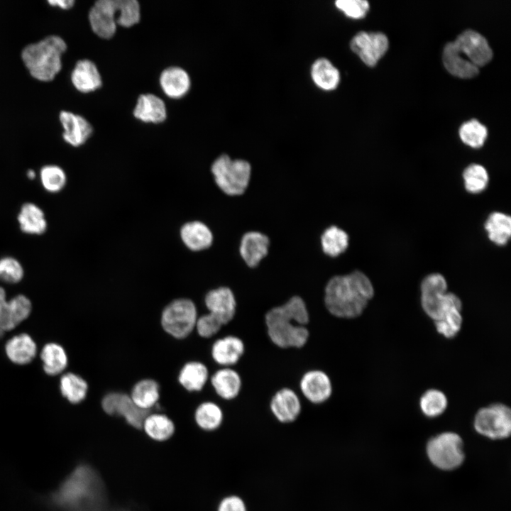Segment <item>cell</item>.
<instances>
[{
	"label": "cell",
	"mask_w": 511,
	"mask_h": 511,
	"mask_svg": "<svg viewBox=\"0 0 511 511\" xmlns=\"http://www.w3.org/2000/svg\"><path fill=\"white\" fill-rule=\"evenodd\" d=\"M374 294L373 285L363 272L337 274L324 284V306L334 318L355 319L363 313Z\"/></svg>",
	"instance_id": "6da1fadb"
},
{
	"label": "cell",
	"mask_w": 511,
	"mask_h": 511,
	"mask_svg": "<svg viewBox=\"0 0 511 511\" xmlns=\"http://www.w3.org/2000/svg\"><path fill=\"white\" fill-rule=\"evenodd\" d=\"M266 334L281 349H300L307 346L310 331L307 327L310 315L306 301L298 295L272 307L264 314Z\"/></svg>",
	"instance_id": "7a4b0ae2"
},
{
	"label": "cell",
	"mask_w": 511,
	"mask_h": 511,
	"mask_svg": "<svg viewBox=\"0 0 511 511\" xmlns=\"http://www.w3.org/2000/svg\"><path fill=\"white\" fill-rule=\"evenodd\" d=\"M66 48L67 44L61 37L52 35L26 46L21 57L34 78L50 81L61 70V55Z\"/></svg>",
	"instance_id": "3957f363"
},
{
	"label": "cell",
	"mask_w": 511,
	"mask_h": 511,
	"mask_svg": "<svg viewBox=\"0 0 511 511\" xmlns=\"http://www.w3.org/2000/svg\"><path fill=\"white\" fill-rule=\"evenodd\" d=\"M210 170L216 187L229 197H241L250 186L252 166L244 159H232L222 154L214 160Z\"/></svg>",
	"instance_id": "277c9868"
},
{
	"label": "cell",
	"mask_w": 511,
	"mask_h": 511,
	"mask_svg": "<svg viewBox=\"0 0 511 511\" xmlns=\"http://www.w3.org/2000/svg\"><path fill=\"white\" fill-rule=\"evenodd\" d=\"M198 316L197 307L192 299L177 297L162 308L159 324L164 334L176 341H182L194 331Z\"/></svg>",
	"instance_id": "5b68a950"
},
{
	"label": "cell",
	"mask_w": 511,
	"mask_h": 511,
	"mask_svg": "<svg viewBox=\"0 0 511 511\" xmlns=\"http://www.w3.org/2000/svg\"><path fill=\"white\" fill-rule=\"evenodd\" d=\"M427 454L436 467L445 471L455 469L464 461L463 440L455 432L440 433L427 442Z\"/></svg>",
	"instance_id": "8992f818"
},
{
	"label": "cell",
	"mask_w": 511,
	"mask_h": 511,
	"mask_svg": "<svg viewBox=\"0 0 511 511\" xmlns=\"http://www.w3.org/2000/svg\"><path fill=\"white\" fill-rule=\"evenodd\" d=\"M475 430L491 439L507 438L511 434V410L502 403H493L482 407L473 419Z\"/></svg>",
	"instance_id": "52a82bcc"
},
{
	"label": "cell",
	"mask_w": 511,
	"mask_h": 511,
	"mask_svg": "<svg viewBox=\"0 0 511 511\" xmlns=\"http://www.w3.org/2000/svg\"><path fill=\"white\" fill-rule=\"evenodd\" d=\"M447 288L446 278L438 273L429 274L421 282V305L434 322L441 317L452 299L453 293Z\"/></svg>",
	"instance_id": "ba28073f"
},
{
	"label": "cell",
	"mask_w": 511,
	"mask_h": 511,
	"mask_svg": "<svg viewBox=\"0 0 511 511\" xmlns=\"http://www.w3.org/2000/svg\"><path fill=\"white\" fill-rule=\"evenodd\" d=\"M100 405L106 414L123 418L127 424L137 430H142L145 418L153 412L138 407L131 400L129 394L123 390L106 392L101 399Z\"/></svg>",
	"instance_id": "9c48e42d"
},
{
	"label": "cell",
	"mask_w": 511,
	"mask_h": 511,
	"mask_svg": "<svg viewBox=\"0 0 511 511\" xmlns=\"http://www.w3.org/2000/svg\"><path fill=\"white\" fill-rule=\"evenodd\" d=\"M299 387L304 397L314 405L328 402L334 393V385L329 375L318 368L305 371L299 381Z\"/></svg>",
	"instance_id": "30bf717a"
},
{
	"label": "cell",
	"mask_w": 511,
	"mask_h": 511,
	"mask_svg": "<svg viewBox=\"0 0 511 511\" xmlns=\"http://www.w3.org/2000/svg\"><path fill=\"white\" fill-rule=\"evenodd\" d=\"M387 36L380 32H359L351 39L350 47L368 66L373 67L388 48Z\"/></svg>",
	"instance_id": "8fae6325"
},
{
	"label": "cell",
	"mask_w": 511,
	"mask_h": 511,
	"mask_svg": "<svg viewBox=\"0 0 511 511\" xmlns=\"http://www.w3.org/2000/svg\"><path fill=\"white\" fill-rule=\"evenodd\" d=\"M204 304L208 312L217 317L226 326L235 318L238 302L233 290L226 285L219 286L207 291Z\"/></svg>",
	"instance_id": "7c38bea8"
},
{
	"label": "cell",
	"mask_w": 511,
	"mask_h": 511,
	"mask_svg": "<svg viewBox=\"0 0 511 511\" xmlns=\"http://www.w3.org/2000/svg\"><path fill=\"white\" fill-rule=\"evenodd\" d=\"M271 241L265 233L258 230L244 232L239 241L238 253L246 265L257 268L268 257Z\"/></svg>",
	"instance_id": "4fadbf2b"
},
{
	"label": "cell",
	"mask_w": 511,
	"mask_h": 511,
	"mask_svg": "<svg viewBox=\"0 0 511 511\" xmlns=\"http://www.w3.org/2000/svg\"><path fill=\"white\" fill-rule=\"evenodd\" d=\"M119 0H99L92 7L89 19L90 26L98 36L111 38L116 30L119 16Z\"/></svg>",
	"instance_id": "5bb4252c"
},
{
	"label": "cell",
	"mask_w": 511,
	"mask_h": 511,
	"mask_svg": "<svg viewBox=\"0 0 511 511\" xmlns=\"http://www.w3.org/2000/svg\"><path fill=\"white\" fill-rule=\"evenodd\" d=\"M454 43L461 53L477 67L486 65L492 59V50L486 39L474 31L463 32Z\"/></svg>",
	"instance_id": "9a60e30c"
},
{
	"label": "cell",
	"mask_w": 511,
	"mask_h": 511,
	"mask_svg": "<svg viewBox=\"0 0 511 511\" xmlns=\"http://www.w3.org/2000/svg\"><path fill=\"white\" fill-rule=\"evenodd\" d=\"M269 408L274 417L282 424L297 420L302 410L299 395L289 387H282L273 393L269 402Z\"/></svg>",
	"instance_id": "2e32d148"
},
{
	"label": "cell",
	"mask_w": 511,
	"mask_h": 511,
	"mask_svg": "<svg viewBox=\"0 0 511 511\" xmlns=\"http://www.w3.org/2000/svg\"><path fill=\"white\" fill-rule=\"evenodd\" d=\"M245 353V342L238 336L233 334L216 339L210 348L211 359L221 367L236 366L242 359Z\"/></svg>",
	"instance_id": "e0dca14e"
},
{
	"label": "cell",
	"mask_w": 511,
	"mask_h": 511,
	"mask_svg": "<svg viewBox=\"0 0 511 511\" xmlns=\"http://www.w3.org/2000/svg\"><path fill=\"white\" fill-rule=\"evenodd\" d=\"M129 395L140 409L153 412L162 411L159 402L161 385L155 378H143L135 382L130 388Z\"/></svg>",
	"instance_id": "ac0fdd59"
},
{
	"label": "cell",
	"mask_w": 511,
	"mask_h": 511,
	"mask_svg": "<svg viewBox=\"0 0 511 511\" xmlns=\"http://www.w3.org/2000/svg\"><path fill=\"white\" fill-rule=\"evenodd\" d=\"M214 392L225 401L236 399L243 388V379L238 370L231 367H221L209 377Z\"/></svg>",
	"instance_id": "d6986e66"
},
{
	"label": "cell",
	"mask_w": 511,
	"mask_h": 511,
	"mask_svg": "<svg viewBox=\"0 0 511 511\" xmlns=\"http://www.w3.org/2000/svg\"><path fill=\"white\" fill-rule=\"evenodd\" d=\"M207 366L199 360H189L179 369L177 375L178 384L189 393L203 390L209 380Z\"/></svg>",
	"instance_id": "ffe728a7"
},
{
	"label": "cell",
	"mask_w": 511,
	"mask_h": 511,
	"mask_svg": "<svg viewBox=\"0 0 511 511\" xmlns=\"http://www.w3.org/2000/svg\"><path fill=\"white\" fill-rule=\"evenodd\" d=\"M59 117L64 128L62 137L72 146L82 145L91 136L92 127L83 116L68 111H62Z\"/></svg>",
	"instance_id": "44dd1931"
},
{
	"label": "cell",
	"mask_w": 511,
	"mask_h": 511,
	"mask_svg": "<svg viewBox=\"0 0 511 511\" xmlns=\"http://www.w3.org/2000/svg\"><path fill=\"white\" fill-rule=\"evenodd\" d=\"M179 233L186 248L194 252L208 249L214 242L213 232L209 226L201 221L185 223L180 227Z\"/></svg>",
	"instance_id": "7402d4cb"
},
{
	"label": "cell",
	"mask_w": 511,
	"mask_h": 511,
	"mask_svg": "<svg viewBox=\"0 0 511 511\" xmlns=\"http://www.w3.org/2000/svg\"><path fill=\"white\" fill-rule=\"evenodd\" d=\"M142 430L151 440L165 442L174 436L176 425L167 414L160 412H152L145 418Z\"/></svg>",
	"instance_id": "603a6c76"
},
{
	"label": "cell",
	"mask_w": 511,
	"mask_h": 511,
	"mask_svg": "<svg viewBox=\"0 0 511 511\" xmlns=\"http://www.w3.org/2000/svg\"><path fill=\"white\" fill-rule=\"evenodd\" d=\"M321 251L324 256L335 258L344 253L350 243L348 233L341 227L331 224L326 227L319 236Z\"/></svg>",
	"instance_id": "cb8c5ba5"
},
{
	"label": "cell",
	"mask_w": 511,
	"mask_h": 511,
	"mask_svg": "<svg viewBox=\"0 0 511 511\" xmlns=\"http://www.w3.org/2000/svg\"><path fill=\"white\" fill-rule=\"evenodd\" d=\"M75 87L82 92H93L101 86V77L95 64L89 60H79L71 75Z\"/></svg>",
	"instance_id": "d4e9b609"
},
{
	"label": "cell",
	"mask_w": 511,
	"mask_h": 511,
	"mask_svg": "<svg viewBox=\"0 0 511 511\" xmlns=\"http://www.w3.org/2000/svg\"><path fill=\"white\" fill-rule=\"evenodd\" d=\"M9 359L15 364L25 365L31 363L37 353V346L31 336L20 334L10 339L5 345Z\"/></svg>",
	"instance_id": "484cf974"
},
{
	"label": "cell",
	"mask_w": 511,
	"mask_h": 511,
	"mask_svg": "<svg viewBox=\"0 0 511 511\" xmlns=\"http://www.w3.org/2000/svg\"><path fill=\"white\" fill-rule=\"evenodd\" d=\"M17 220L21 231L27 234L41 235L48 228L44 211L34 203L26 202L22 204Z\"/></svg>",
	"instance_id": "4316f807"
},
{
	"label": "cell",
	"mask_w": 511,
	"mask_h": 511,
	"mask_svg": "<svg viewBox=\"0 0 511 511\" xmlns=\"http://www.w3.org/2000/svg\"><path fill=\"white\" fill-rule=\"evenodd\" d=\"M160 84L167 96L177 99L185 96L189 91L190 79L187 72L182 68L170 67L162 72Z\"/></svg>",
	"instance_id": "83f0119b"
},
{
	"label": "cell",
	"mask_w": 511,
	"mask_h": 511,
	"mask_svg": "<svg viewBox=\"0 0 511 511\" xmlns=\"http://www.w3.org/2000/svg\"><path fill=\"white\" fill-rule=\"evenodd\" d=\"M443 62L446 70L458 77L471 78L478 73V67L461 53L454 42L444 47Z\"/></svg>",
	"instance_id": "f1b7e54d"
},
{
	"label": "cell",
	"mask_w": 511,
	"mask_h": 511,
	"mask_svg": "<svg viewBox=\"0 0 511 511\" xmlns=\"http://www.w3.org/2000/svg\"><path fill=\"white\" fill-rule=\"evenodd\" d=\"M166 114L164 101L152 94L141 95L133 111L136 118L146 123H160L166 119Z\"/></svg>",
	"instance_id": "f546056e"
},
{
	"label": "cell",
	"mask_w": 511,
	"mask_h": 511,
	"mask_svg": "<svg viewBox=\"0 0 511 511\" xmlns=\"http://www.w3.org/2000/svg\"><path fill=\"white\" fill-rule=\"evenodd\" d=\"M222 408L215 402L204 400L197 405L193 412L196 425L202 431L214 432L221 427L224 421Z\"/></svg>",
	"instance_id": "4dcf8cb0"
},
{
	"label": "cell",
	"mask_w": 511,
	"mask_h": 511,
	"mask_svg": "<svg viewBox=\"0 0 511 511\" xmlns=\"http://www.w3.org/2000/svg\"><path fill=\"white\" fill-rule=\"evenodd\" d=\"M484 229L491 242L505 246L511 237V217L501 211H493L486 219Z\"/></svg>",
	"instance_id": "1f68e13d"
},
{
	"label": "cell",
	"mask_w": 511,
	"mask_h": 511,
	"mask_svg": "<svg viewBox=\"0 0 511 511\" xmlns=\"http://www.w3.org/2000/svg\"><path fill=\"white\" fill-rule=\"evenodd\" d=\"M311 76L314 84L326 91L335 89L340 82L337 68L327 59H317L311 68Z\"/></svg>",
	"instance_id": "d6a6232c"
},
{
	"label": "cell",
	"mask_w": 511,
	"mask_h": 511,
	"mask_svg": "<svg viewBox=\"0 0 511 511\" xmlns=\"http://www.w3.org/2000/svg\"><path fill=\"white\" fill-rule=\"evenodd\" d=\"M43 368L49 375L61 373L67 368L68 358L64 348L56 343H48L41 350Z\"/></svg>",
	"instance_id": "836d02e7"
},
{
	"label": "cell",
	"mask_w": 511,
	"mask_h": 511,
	"mask_svg": "<svg viewBox=\"0 0 511 511\" xmlns=\"http://www.w3.org/2000/svg\"><path fill=\"white\" fill-rule=\"evenodd\" d=\"M62 395L71 404L83 402L88 393L89 385L85 379L74 373L64 374L60 380Z\"/></svg>",
	"instance_id": "e575fe53"
},
{
	"label": "cell",
	"mask_w": 511,
	"mask_h": 511,
	"mask_svg": "<svg viewBox=\"0 0 511 511\" xmlns=\"http://www.w3.org/2000/svg\"><path fill=\"white\" fill-rule=\"evenodd\" d=\"M461 309L462 304L451 306L434 322L439 334L446 339H451L459 333L463 324Z\"/></svg>",
	"instance_id": "d590c367"
},
{
	"label": "cell",
	"mask_w": 511,
	"mask_h": 511,
	"mask_svg": "<svg viewBox=\"0 0 511 511\" xmlns=\"http://www.w3.org/2000/svg\"><path fill=\"white\" fill-rule=\"evenodd\" d=\"M448 406V400L445 394L437 389L425 391L419 399V407L427 417L434 418L442 414Z\"/></svg>",
	"instance_id": "8d00e7d4"
},
{
	"label": "cell",
	"mask_w": 511,
	"mask_h": 511,
	"mask_svg": "<svg viewBox=\"0 0 511 511\" xmlns=\"http://www.w3.org/2000/svg\"><path fill=\"white\" fill-rule=\"evenodd\" d=\"M463 185L469 193L478 194L484 191L489 182V175L485 167L480 164H471L462 174Z\"/></svg>",
	"instance_id": "74e56055"
},
{
	"label": "cell",
	"mask_w": 511,
	"mask_h": 511,
	"mask_svg": "<svg viewBox=\"0 0 511 511\" xmlns=\"http://www.w3.org/2000/svg\"><path fill=\"white\" fill-rule=\"evenodd\" d=\"M40 183L44 189L50 193H57L63 189L67 183V175L57 165H46L40 170Z\"/></svg>",
	"instance_id": "f35d334b"
},
{
	"label": "cell",
	"mask_w": 511,
	"mask_h": 511,
	"mask_svg": "<svg viewBox=\"0 0 511 511\" xmlns=\"http://www.w3.org/2000/svg\"><path fill=\"white\" fill-rule=\"evenodd\" d=\"M487 136L486 127L476 119L464 123L459 129V136L462 142L473 148L483 146Z\"/></svg>",
	"instance_id": "ab89813d"
},
{
	"label": "cell",
	"mask_w": 511,
	"mask_h": 511,
	"mask_svg": "<svg viewBox=\"0 0 511 511\" xmlns=\"http://www.w3.org/2000/svg\"><path fill=\"white\" fill-rule=\"evenodd\" d=\"M24 276L21 263L15 258L5 256L0 258V280L10 284L19 282Z\"/></svg>",
	"instance_id": "60d3db41"
},
{
	"label": "cell",
	"mask_w": 511,
	"mask_h": 511,
	"mask_svg": "<svg viewBox=\"0 0 511 511\" xmlns=\"http://www.w3.org/2000/svg\"><path fill=\"white\" fill-rule=\"evenodd\" d=\"M223 326L217 317L207 312L198 316L194 331L201 339H209L219 334Z\"/></svg>",
	"instance_id": "b9f144b4"
},
{
	"label": "cell",
	"mask_w": 511,
	"mask_h": 511,
	"mask_svg": "<svg viewBox=\"0 0 511 511\" xmlns=\"http://www.w3.org/2000/svg\"><path fill=\"white\" fill-rule=\"evenodd\" d=\"M140 17V5L136 0H119L118 25L131 27L139 21Z\"/></svg>",
	"instance_id": "7bdbcfd3"
},
{
	"label": "cell",
	"mask_w": 511,
	"mask_h": 511,
	"mask_svg": "<svg viewBox=\"0 0 511 511\" xmlns=\"http://www.w3.org/2000/svg\"><path fill=\"white\" fill-rule=\"evenodd\" d=\"M335 5L346 16L356 19L364 17L369 9V4L365 0H338Z\"/></svg>",
	"instance_id": "ee69618b"
},
{
	"label": "cell",
	"mask_w": 511,
	"mask_h": 511,
	"mask_svg": "<svg viewBox=\"0 0 511 511\" xmlns=\"http://www.w3.org/2000/svg\"><path fill=\"white\" fill-rule=\"evenodd\" d=\"M8 303L17 325L29 317L32 310V304L24 295L13 297L8 301Z\"/></svg>",
	"instance_id": "f6af8a7d"
},
{
	"label": "cell",
	"mask_w": 511,
	"mask_h": 511,
	"mask_svg": "<svg viewBox=\"0 0 511 511\" xmlns=\"http://www.w3.org/2000/svg\"><path fill=\"white\" fill-rule=\"evenodd\" d=\"M216 511H247L244 501L237 495H229L219 502Z\"/></svg>",
	"instance_id": "bcb514c9"
},
{
	"label": "cell",
	"mask_w": 511,
	"mask_h": 511,
	"mask_svg": "<svg viewBox=\"0 0 511 511\" xmlns=\"http://www.w3.org/2000/svg\"><path fill=\"white\" fill-rule=\"evenodd\" d=\"M48 3L54 6H59L64 9H68L71 8L74 4L73 0H49Z\"/></svg>",
	"instance_id": "7dc6e473"
},
{
	"label": "cell",
	"mask_w": 511,
	"mask_h": 511,
	"mask_svg": "<svg viewBox=\"0 0 511 511\" xmlns=\"http://www.w3.org/2000/svg\"><path fill=\"white\" fill-rule=\"evenodd\" d=\"M27 177L31 180L34 179L35 177V172L32 170H29L27 172Z\"/></svg>",
	"instance_id": "c3c4849f"
}]
</instances>
